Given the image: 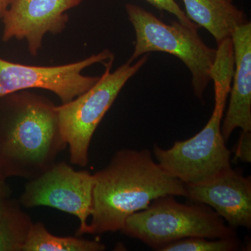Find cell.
<instances>
[{"mask_svg":"<svg viewBox=\"0 0 251 251\" xmlns=\"http://www.w3.org/2000/svg\"><path fill=\"white\" fill-rule=\"evenodd\" d=\"M90 222L86 234L121 230L126 219L163 196L186 197V185L166 173L148 150L123 149L94 173Z\"/></svg>","mask_w":251,"mask_h":251,"instance_id":"6da1fadb","label":"cell"},{"mask_svg":"<svg viewBox=\"0 0 251 251\" xmlns=\"http://www.w3.org/2000/svg\"><path fill=\"white\" fill-rule=\"evenodd\" d=\"M56 107L29 90L0 98V171L6 179L36 177L67 146Z\"/></svg>","mask_w":251,"mask_h":251,"instance_id":"7a4b0ae2","label":"cell"},{"mask_svg":"<svg viewBox=\"0 0 251 251\" xmlns=\"http://www.w3.org/2000/svg\"><path fill=\"white\" fill-rule=\"evenodd\" d=\"M232 79L227 72L213 74L215 105L199 133L189 139L175 142L170 149L157 145L153 148V155L162 169L185 185L204 182L231 167V151L226 147L221 128Z\"/></svg>","mask_w":251,"mask_h":251,"instance_id":"3957f363","label":"cell"},{"mask_svg":"<svg viewBox=\"0 0 251 251\" xmlns=\"http://www.w3.org/2000/svg\"><path fill=\"white\" fill-rule=\"evenodd\" d=\"M175 196L153 201L148 208L128 216L120 232L154 250L190 237L209 239L237 237L234 229L204 204L179 202Z\"/></svg>","mask_w":251,"mask_h":251,"instance_id":"277c9868","label":"cell"},{"mask_svg":"<svg viewBox=\"0 0 251 251\" xmlns=\"http://www.w3.org/2000/svg\"><path fill=\"white\" fill-rule=\"evenodd\" d=\"M149 54L133 64L127 62L111 72L115 57L104 62L105 72L88 90L67 103L57 105L59 128L69 147L73 165L88 164L89 150L94 132L126 82L145 65Z\"/></svg>","mask_w":251,"mask_h":251,"instance_id":"5b68a950","label":"cell"},{"mask_svg":"<svg viewBox=\"0 0 251 251\" xmlns=\"http://www.w3.org/2000/svg\"><path fill=\"white\" fill-rule=\"evenodd\" d=\"M125 9L135 33L134 50L128 62L133 63L151 52L173 54L189 69L193 92L197 98L202 99L211 80L210 72L216 49L203 42L196 28L188 27L179 21L167 24L138 5L126 4Z\"/></svg>","mask_w":251,"mask_h":251,"instance_id":"8992f818","label":"cell"},{"mask_svg":"<svg viewBox=\"0 0 251 251\" xmlns=\"http://www.w3.org/2000/svg\"><path fill=\"white\" fill-rule=\"evenodd\" d=\"M94 176L75 171L66 162H55L47 171L28 180L19 202L23 207L48 206L75 216L77 236L86 234L92 211Z\"/></svg>","mask_w":251,"mask_h":251,"instance_id":"52a82bcc","label":"cell"},{"mask_svg":"<svg viewBox=\"0 0 251 251\" xmlns=\"http://www.w3.org/2000/svg\"><path fill=\"white\" fill-rule=\"evenodd\" d=\"M114 57L108 49L78 62L43 67L9 62L0 58V98L8 94L41 89L55 94L67 103L88 90L99 77L87 76L86 68L103 63Z\"/></svg>","mask_w":251,"mask_h":251,"instance_id":"ba28073f","label":"cell"},{"mask_svg":"<svg viewBox=\"0 0 251 251\" xmlns=\"http://www.w3.org/2000/svg\"><path fill=\"white\" fill-rule=\"evenodd\" d=\"M82 0H14L2 18V40H25L31 55H38L44 36L61 34L69 22L67 12Z\"/></svg>","mask_w":251,"mask_h":251,"instance_id":"9c48e42d","label":"cell"},{"mask_svg":"<svg viewBox=\"0 0 251 251\" xmlns=\"http://www.w3.org/2000/svg\"><path fill=\"white\" fill-rule=\"evenodd\" d=\"M186 198L211 206L232 229L251 227V179L227 168L197 184H186Z\"/></svg>","mask_w":251,"mask_h":251,"instance_id":"30bf717a","label":"cell"},{"mask_svg":"<svg viewBox=\"0 0 251 251\" xmlns=\"http://www.w3.org/2000/svg\"><path fill=\"white\" fill-rule=\"evenodd\" d=\"M234 49L233 84L221 133L227 140L236 128L251 131V24L237 28L232 36Z\"/></svg>","mask_w":251,"mask_h":251,"instance_id":"8fae6325","label":"cell"},{"mask_svg":"<svg viewBox=\"0 0 251 251\" xmlns=\"http://www.w3.org/2000/svg\"><path fill=\"white\" fill-rule=\"evenodd\" d=\"M186 16L214 36L218 45L229 39L248 21L242 10L227 0H183Z\"/></svg>","mask_w":251,"mask_h":251,"instance_id":"7c38bea8","label":"cell"},{"mask_svg":"<svg viewBox=\"0 0 251 251\" xmlns=\"http://www.w3.org/2000/svg\"><path fill=\"white\" fill-rule=\"evenodd\" d=\"M32 224L19 201L0 200V251H22Z\"/></svg>","mask_w":251,"mask_h":251,"instance_id":"4fadbf2b","label":"cell"},{"mask_svg":"<svg viewBox=\"0 0 251 251\" xmlns=\"http://www.w3.org/2000/svg\"><path fill=\"white\" fill-rule=\"evenodd\" d=\"M97 241L75 237H59L49 232L41 222L33 223L22 251H103Z\"/></svg>","mask_w":251,"mask_h":251,"instance_id":"5bb4252c","label":"cell"},{"mask_svg":"<svg viewBox=\"0 0 251 251\" xmlns=\"http://www.w3.org/2000/svg\"><path fill=\"white\" fill-rule=\"evenodd\" d=\"M241 247L237 237L211 239L190 237L180 239L162 248L160 251H234Z\"/></svg>","mask_w":251,"mask_h":251,"instance_id":"9a60e30c","label":"cell"},{"mask_svg":"<svg viewBox=\"0 0 251 251\" xmlns=\"http://www.w3.org/2000/svg\"><path fill=\"white\" fill-rule=\"evenodd\" d=\"M146 1L158 9L168 11L170 14L174 15L175 17L177 18L178 21L184 25L191 28H196V29L200 27L199 25L192 22L187 17L175 0H146Z\"/></svg>","mask_w":251,"mask_h":251,"instance_id":"2e32d148","label":"cell"},{"mask_svg":"<svg viewBox=\"0 0 251 251\" xmlns=\"http://www.w3.org/2000/svg\"><path fill=\"white\" fill-rule=\"evenodd\" d=\"M234 159L251 163V131H243L234 151Z\"/></svg>","mask_w":251,"mask_h":251,"instance_id":"e0dca14e","label":"cell"},{"mask_svg":"<svg viewBox=\"0 0 251 251\" xmlns=\"http://www.w3.org/2000/svg\"><path fill=\"white\" fill-rule=\"evenodd\" d=\"M6 178L0 171V200L5 198L11 197L12 190L11 186L8 184Z\"/></svg>","mask_w":251,"mask_h":251,"instance_id":"ac0fdd59","label":"cell"},{"mask_svg":"<svg viewBox=\"0 0 251 251\" xmlns=\"http://www.w3.org/2000/svg\"><path fill=\"white\" fill-rule=\"evenodd\" d=\"M14 0H0V19H2L5 13L12 4Z\"/></svg>","mask_w":251,"mask_h":251,"instance_id":"d6986e66","label":"cell"},{"mask_svg":"<svg viewBox=\"0 0 251 251\" xmlns=\"http://www.w3.org/2000/svg\"><path fill=\"white\" fill-rule=\"evenodd\" d=\"M227 1H232H232H233V0H227Z\"/></svg>","mask_w":251,"mask_h":251,"instance_id":"ffe728a7","label":"cell"}]
</instances>
